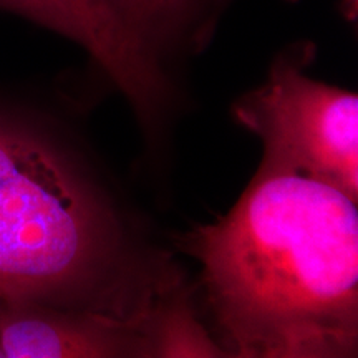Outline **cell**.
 Instances as JSON below:
<instances>
[{"mask_svg": "<svg viewBox=\"0 0 358 358\" xmlns=\"http://www.w3.org/2000/svg\"><path fill=\"white\" fill-rule=\"evenodd\" d=\"M176 284L148 267L113 201L80 164L0 122V297L145 330Z\"/></svg>", "mask_w": 358, "mask_h": 358, "instance_id": "7a4b0ae2", "label": "cell"}, {"mask_svg": "<svg viewBox=\"0 0 358 358\" xmlns=\"http://www.w3.org/2000/svg\"><path fill=\"white\" fill-rule=\"evenodd\" d=\"M148 357L141 329L48 303L0 297V358Z\"/></svg>", "mask_w": 358, "mask_h": 358, "instance_id": "5b68a950", "label": "cell"}, {"mask_svg": "<svg viewBox=\"0 0 358 358\" xmlns=\"http://www.w3.org/2000/svg\"><path fill=\"white\" fill-rule=\"evenodd\" d=\"M148 357H227L209 337L185 295H171L151 317L146 330Z\"/></svg>", "mask_w": 358, "mask_h": 358, "instance_id": "52a82bcc", "label": "cell"}, {"mask_svg": "<svg viewBox=\"0 0 358 358\" xmlns=\"http://www.w3.org/2000/svg\"><path fill=\"white\" fill-rule=\"evenodd\" d=\"M312 45H295L261 87L234 103L236 120L264 143V159L329 182L358 199V96L306 75Z\"/></svg>", "mask_w": 358, "mask_h": 358, "instance_id": "3957f363", "label": "cell"}, {"mask_svg": "<svg viewBox=\"0 0 358 358\" xmlns=\"http://www.w3.org/2000/svg\"><path fill=\"white\" fill-rule=\"evenodd\" d=\"M127 30L156 60L187 42L204 43L216 0H106Z\"/></svg>", "mask_w": 358, "mask_h": 358, "instance_id": "8992f818", "label": "cell"}, {"mask_svg": "<svg viewBox=\"0 0 358 358\" xmlns=\"http://www.w3.org/2000/svg\"><path fill=\"white\" fill-rule=\"evenodd\" d=\"M0 10L78 43L145 124H153L166 108L171 87L163 64L128 32L106 0H0Z\"/></svg>", "mask_w": 358, "mask_h": 358, "instance_id": "277c9868", "label": "cell"}, {"mask_svg": "<svg viewBox=\"0 0 358 358\" xmlns=\"http://www.w3.org/2000/svg\"><path fill=\"white\" fill-rule=\"evenodd\" d=\"M227 357L358 350V211L345 192L262 159L239 201L185 236Z\"/></svg>", "mask_w": 358, "mask_h": 358, "instance_id": "6da1fadb", "label": "cell"}, {"mask_svg": "<svg viewBox=\"0 0 358 358\" xmlns=\"http://www.w3.org/2000/svg\"><path fill=\"white\" fill-rule=\"evenodd\" d=\"M229 0H216V13L219 12V7L226 6ZM357 7H358V0H343V12H345L348 20H355L357 19Z\"/></svg>", "mask_w": 358, "mask_h": 358, "instance_id": "ba28073f", "label": "cell"}]
</instances>
